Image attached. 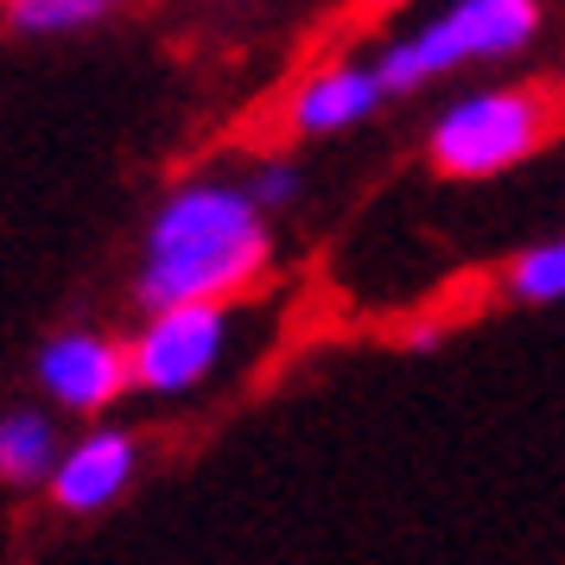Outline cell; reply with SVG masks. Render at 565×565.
I'll return each instance as SVG.
<instances>
[{"instance_id":"cell-1","label":"cell","mask_w":565,"mask_h":565,"mask_svg":"<svg viewBox=\"0 0 565 565\" xmlns=\"http://www.w3.org/2000/svg\"><path fill=\"white\" fill-rule=\"evenodd\" d=\"M274 267V235H267V210L255 204L248 184L198 179L179 184L159 204L140 267H134V299L153 306H179V299H242L255 292Z\"/></svg>"},{"instance_id":"cell-2","label":"cell","mask_w":565,"mask_h":565,"mask_svg":"<svg viewBox=\"0 0 565 565\" xmlns=\"http://www.w3.org/2000/svg\"><path fill=\"white\" fill-rule=\"evenodd\" d=\"M540 20H546L540 0H451L426 26L382 45L375 71H382L387 96H413V89L451 77L463 64H495V57L527 52L540 39Z\"/></svg>"},{"instance_id":"cell-3","label":"cell","mask_w":565,"mask_h":565,"mask_svg":"<svg viewBox=\"0 0 565 565\" xmlns=\"http://www.w3.org/2000/svg\"><path fill=\"white\" fill-rule=\"evenodd\" d=\"M553 128H559V103L546 89L502 83V89H477L445 108L426 134V159L445 179H502L514 166H527L553 140Z\"/></svg>"},{"instance_id":"cell-4","label":"cell","mask_w":565,"mask_h":565,"mask_svg":"<svg viewBox=\"0 0 565 565\" xmlns=\"http://www.w3.org/2000/svg\"><path fill=\"white\" fill-rule=\"evenodd\" d=\"M134 356V387L147 394H191L204 387L223 356H230V299H179V306H153L147 324L128 337Z\"/></svg>"},{"instance_id":"cell-5","label":"cell","mask_w":565,"mask_h":565,"mask_svg":"<svg viewBox=\"0 0 565 565\" xmlns=\"http://www.w3.org/2000/svg\"><path fill=\"white\" fill-rule=\"evenodd\" d=\"M32 375L45 387V401H57L64 413H108L134 387V356L128 343L103 331H57L45 337Z\"/></svg>"},{"instance_id":"cell-6","label":"cell","mask_w":565,"mask_h":565,"mask_svg":"<svg viewBox=\"0 0 565 565\" xmlns=\"http://www.w3.org/2000/svg\"><path fill=\"white\" fill-rule=\"evenodd\" d=\"M140 470V438L121 433V426H96L83 433L77 445H64L57 470L45 477L57 514H103L108 502H121Z\"/></svg>"},{"instance_id":"cell-7","label":"cell","mask_w":565,"mask_h":565,"mask_svg":"<svg viewBox=\"0 0 565 565\" xmlns=\"http://www.w3.org/2000/svg\"><path fill=\"white\" fill-rule=\"evenodd\" d=\"M382 103H387L382 71L337 57V64H318L311 77H299V89L286 96V128L306 134V140H331V134L362 128Z\"/></svg>"},{"instance_id":"cell-8","label":"cell","mask_w":565,"mask_h":565,"mask_svg":"<svg viewBox=\"0 0 565 565\" xmlns=\"http://www.w3.org/2000/svg\"><path fill=\"white\" fill-rule=\"evenodd\" d=\"M57 458H64V438H57L52 413H39V407L0 413V483H13V489L45 483L57 470Z\"/></svg>"},{"instance_id":"cell-9","label":"cell","mask_w":565,"mask_h":565,"mask_svg":"<svg viewBox=\"0 0 565 565\" xmlns=\"http://www.w3.org/2000/svg\"><path fill=\"white\" fill-rule=\"evenodd\" d=\"M502 286H509V299H521V306H559L565 299V235L521 248V255L509 260Z\"/></svg>"},{"instance_id":"cell-10","label":"cell","mask_w":565,"mask_h":565,"mask_svg":"<svg viewBox=\"0 0 565 565\" xmlns=\"http://www.w3.org/2000/svg\"><path fill=\"white\" fill-rule=\"evenodd\" d=\"M121 0H7V26L26 39H57V32H83L108 20Z\"/></svg>"},{"instance_id":"cell-11","label":"cell","mask_w":565,"mask_h":565,"mask_svg":"<svg viewBox=\"0 0 565 565\" xmlns=\"http://www.w3.org/2000/svg\"><path fill=\"white\" fill-rule=\"evenodd\" d=\"M248 191H255V204H260V210H286V204H299V191H306V172H299L292 159H260L255 179H248Z\"/></svg>"},{"instance_id":"cell-12","label":"cell","mask_w":565,"mask_h":565,"mask_svg":"<svg viewBox=\"0 0 565 565\" xmlns=\"http://www.w3.org/2000/svg\"><path fill=\"white\" fill-rule=\"evenodd\" d=\"M362 13H394V7H407V0H356Z\"/></svg>"}]
</instances>
